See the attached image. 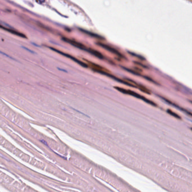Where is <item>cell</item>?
<instances>
[{
  "label": "cell",
  "instance_id": "1",
  "mask_svg": "<svg viewBox=\"0 0 192 192\" xmlns=\"http://www.w3.org/2000/svg\"><path fill=\"white\" fill-rule=\"evenodd\" d=\"M114 88H115L116 90H117L119 92H121V93L126 94V95H130L131 96H133V97H134L135 98H137L142 99V100L144 101L145 102H146L147 103L150 104L151 105L153 106H155V107L156 106H157V104H156L155 102H153V101L150 100V99H148V98H147L144 97L142 95H139V94H138V93H136V92L134 91H133V90L130 89H126L123 88L119 87H115Z\"/></svg>",
  "mask_w": 192,
  "mask_h": 192
},
{
  "label": "cell",
  "instance_id": "2",
  "mask_svg": "<svg viewBox=\"0 0 192 192\" xmlns=\"http://www.w3.org/2000/svg\"><path fill=\"white\" fill-rule=\"evenodd\" d=\"M49 48H50L51 49H52V50H53L54 51H55V52H57V53H58V54H59L62 55V56H65V57H68V58H69V59H70L72 60H73V61H74V62H75L76 63H77V64H78L79 65H80V66H81L83 67V68H88V64H86V63H85V62H83V61H82L79 60H78V59H76V57H74L73 56H71V55H69V54H66V53L63 52H62V51H61L59 50V49H57L55 48L51 47H49Z\"/></svg>",
  "mask_w": 192,
  "mask_h": 192
},
{
  "label": "cell",
  "instance_id": "3",
  "mask_svg": "<svg viewBox=\"0 0 192 192\" xmlns=\"http://www.w3.org/2000/svg\"><path fill=\"white\" fill-rule=\"evenodd\" d=\"M62 39L64 41H65V42H66V43H68L71 44V45L73 46L74 47L78 48H79V49H82V50H83V51H86V52H88L89 48L86 47V46H85V45H84L83 44L81 43L77 42V41H75V40H73V39L68 38H66V37H63Z\"/></svg>",
  "mask_w": 192,
  "mask_h": 192
},
{
  "label": "cell",
  "instance_id": "4",
  "mask_svg": "<svg viewBox=\"0 0 192 192\" xmlns=\"http://www.w3.org/2000/svg\"><path fill=\"white\" fill-rule=\"evenodd\" d=\"M97 45L99 46L102 48H103L105 49L107 51H109L110 52L112 53V54H113L116 55H117V56H119V57H121V58L124 57V56H123V55L121 54L119 51H117L116 49L112 47L111 46L108 45V44L103 43H102V42H97Z\"/></svg>",
  "mask_w": 192,
  "mask_h": 192
},
{
  "label": "cell",
  "instance_id": "5",
  "mask_svg": "<svg viewBox=\"0 0 192 192\" xmlns=\"http://www.w3.org/2000/svg\"><path fill=\"white\" fill-rule=\"evenodd\" d=\"M0 28L2 29L6 30L7 32H8L9 33H10L13 34H14V35H16L17 36H19V37H20L24 38H27V37L24 35V34H23V33H20V32H19L18 31H16V30L11 29L5 28V27H3V26H2V25H0Z\"/></svg>",
  "mask_w": 192,
  "mask_h": 192
},
{
  "label": "cell",
  "instance_id": "6",
  "mask_svg": "<svg viewBox=\"0 0 192 192\" xmlns=\"http://www.w3.org/2000/svg\"><path fill=\"white\" fill-rule=\"evenodd\" d=\"M88 53H89L92 55H93L94 56H95V57L98 58V59H104V56L103 55L101 54V52H99V51H98L97 50H96V49H94L93 48H89L88 49Z\"/></svg>",
  "mask_w": 192,
  "mask_h": 192
},
{
  "label": "cell",
  "instance_id": "7",
  "mask_svg": "<svg viewBox=\"0 0 192 192\" xmlns=\"http://www.w3.org/2000/svg\"><path fill=\"white\" fill-rule=\"evenodd\" d=\"M162 98L164 99V100L166 102L169 103V104H172V106H174V107H177V108H178V109H179L181 111H182L183 112H184L185 113H186V114H187V115H189V116H192V112H190V111H188V110H186V109H183V108L181 107H180V106H178L177 104L173 103H172V102H171L170 101L168 100V99H166V98Z\"/></svg>",
  "mask_w": 192,
  "mask_h": 192
},
{
  "label": "cell",
  "instance_id": "8",
  "mask_svg": "<svg viewBox=\"0 0 192 192\" xmlns=\"http://www.w3.org/2000/svg\"><path fill=\"white\" fill-rule=\"evenodd\" d=\"M81 30V31L82 32L84 33L88 34V35L90 36V37H94L95 38H97V39H102V37H101V36L98 35V34H96L95 33H92L90 32H89V31H87V30H84V29H80Z\"/></svg>",
  "mask_w": 192,
  "mask_h": 192
},
{
  "label": "cell",
  "instance_id": "9",
  "mask_svg": "<svg viewBox=\"0 0 192 192\" xmlns=\"http://www.w3.org/2000/svg\"><path fill=\"white\" fill-rule=\"evenodd\" d=\"M123 69H124L125 70H126V71L129 72V73H130L133 74H134V75H137V76H141V74H140L139 73L138 71H136V70H133V69H129V68H125V67H123Z\"/></svg>",
  "mask_w": 192,
  "mask_h": 192
},
{
  "label": "cell",
  "instance_id": "10",
  "mask_svg": "<svg viewBox=\"0 0 192 192\" xmlns=\"http://www.w3.org/2000/svg\"><path fill=\"white\" fill-rule=\"evenodd\" d=\"M167 112L168 113H169V114L170 115L172 116H174V117H175V118H176V119H181V117L179 115H178L177 114H176L175 112H173V111H171V110L168 109L167 110Z\"/></svg>",
  "mask_w": 192,
  "mask_h": 192
},
{
  "label": "cell",
  "instance_id": "11",
  "mask_svg": "<svg viewBox=\"0 0 192 192\" xmlns=\"http://www.w3.org/2000/svg\"><path fill=\"white\" fill-rule=\"evenodd\" d=\"M129 53H130V55H131L132 56H135V57H137L138 58H139V59H142V60H144V58L142 57V56H140L139 55H135V54H134V53H130V52H129Z\"/></svg>",
  "mask_w": 192,
  "mask_h": 192
},
{
  "label": "cell",
  "instance_id": "12",
  "mask_svg": "<svg viewBox=\"0 0 192 192\" xmlns=\"http://www.w3.org/2000/svg\"><path fill=\"white\" fill-rule=\"evenodd\" d=\"M37 2H38L40 3H42L43 2H44V0H37Z\"/></svg>",
  "mask_w": 192,
  "mask_h": 192
},
{
  "label": "cell",
  "instance_id": "13",
  "mask_svg": "<svg viewBox=\"0 0 192 192\" xmlns=\"http://www.w3.org/2000/svg\"><path fill=\"white\" fill-rule=\"evenodd\" d=\"M191 103H192V101H191Z\"/></svg>",
  "mask_w": 192,
  "mask_h": 192
},
{
  "label": "cell",
  "instance_id": "14",
  "mask_svg": "<svg viewBox=\"0 0 192 192\" xmlns=\"http://www.w3.org/2000/svg\"></svg>",
  "mask_w": 192,
  "mask_h": 192
}]
</instances>
